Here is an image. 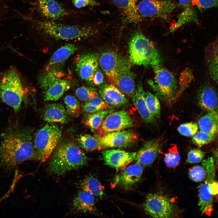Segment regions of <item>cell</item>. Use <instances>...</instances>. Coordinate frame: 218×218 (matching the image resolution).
<instances>
[{
  "mask_svg": "<svg viewBox=\"0 0 218 218\" xmlns=\"http://www.w3.org/2000/svg\"><path fill=\"white\" fill-rule=\"evenodd\" d=\"M182 10L179 14L175 24L170 30L171 32L177 31L181 27L190 23L199 24L197 13L192 0H178Z\"/></svg>",
  "mask_w": 218,
  "mask_h": 218,
  "instance_id": "cell-22",
  "label": "cell"
},
{
  "mask_svg": "<svg viewBox=\"0 0 218 218\" xmlns=\"http://www.w3.org/2000/svg\"><path fill=\"white\" fill-rule=\"evenodd\" d=\"M80 187L83 190L88 191L94 196L102 197L104 195V188L96 178L89 176L81 182Z\"/></svg>",
  "mask_w": 218,
  "mask_h": 218,
  "instance_id": "cell-30",
  "label": "cell"
},
{
  "mask_svg": "<svg viewBox=\"0 0 218 218\" xmlns=\"http://www.w3.org/2000/svg\"><path fill=\"white\" fill-rule=\"evenodd\" d=\"M129 52L130 61L135 64L152 67L161 64L160 56L154 44L139 30L131 35Z\"/></svg>",
  "mask_w": 218,
  "mask_h": 218,
  "instance_id": "cell-4",
  "label": "cell"
},
{
  "mask_svg": "<svg viewBox=\"0 0 218 218\" xmlns=\"http://www.w3.org/2000/svg\"><path fill=\"white\" fill-rule=\"evenodd\" d=\"M206 160V176L198 187V206L202 214L210 216L213 210L212 185L215 180L216 167L213 157H209Z\"/></svg>",
  "mask_w": 218,
  "mask_h": 218,
  "instance_id": "cell-9",
  "label": "cell"
},
{
  "mask_svg": "<svg viewBox=\"0 0 218 218\" xmlns=\"http://www.w3.org/2000/svg\"><path fill=\"white\" fill-rule=\"evenodd\" d=\"M104 80V75L98 67L94 72L90 82L94 85H100L103 83Z\"/></svg>",
  "mask_w": 218,
  "mask_h": 218,
  "instance_id": "cell-47",
  "label": "cell"
},
{
  "mask_svg": "<svg viewBox=\"0 0 218 218\" xmlns=\"http://www.w3.org/2000/svg\"><path fill=\"white\" fill-rule=\"evenodd\" d=\"M101 97L112 107H118L126 104L128 101L124 94L115 86L111 84H101L99 87Z\"/></svg>",
  "mask_w": 218,
  "mask_h": 218,
  "instance_id": "cell-18",
  "label": "cell"
},
{
  "mask_svg": "<svg viewBox=\"0 0 218 218\" xmlns=\"http://www.w3.org/2000/svg\"><path fill=\"white\" fill-rule=\"evenodd\" d=\"M72 2L73 5L78 8L87 6H98L100 5L95 0H72Z\"/></svg>",
  "mask_w": 218,
  "mask_h": 218,
  "instance_id": "cell-46",
  "label": "cell"
},
{
  "mask_svg": "<svg viewBox=\"0 0 218 218\" xmlns=\"http://www.w3.org/2000/svg\"><path fill=\"white\" fill-rule=\"evenodd\" d=\"M215 199L216 201L218 202V194L216 195Z\"/></svg>",
  "mask_w": 218,
  "mask_h": 218,
  "instance_id": "cell-50",
  "label": "cell"
},
{
  "mask_svg": "<svg viewBox=\"0 0 218 218\" xmlns=\"http://www.w3.org/2000/svg\"><path fill=\"white\" fill-rule=\"evenodd\" d=\"M62 134L58 125L50 123L37 131L33 141L36 160L44 162L49 158L59 143Z\"/></svg>",
  "mask_w": 218,
  "mask_h": 218,
  "instance_id": "cell-6",
  "label": "cell"
},
{
  "mask_svg": "<svg viewBox=\"0 0 218 218\" xmlns=\"http://www.w3.org/2000/svg\"><path fill=\"white\" fill-rule=\"evenodd\" d=\"M182 73L184 76L185 80H184L181 78L180 92L183 91L189 86L193 81L194 78L193 73L189 69L187 68Z\"/></svg>",
  "mask_w": 218,
  "mask_h": 218,
  "instance_id": "cell-45",
  "label": "cell"
},
{
  "mask_svg": "<svg viewBox=\"0 0 218 218\" xmlns=\"http://www.w3.org/2000/svg\"><path fill=\"white\" fill-rule=\"evenodd\" d=\"M66 111L69 114L72 116H78L80 112V105L79 100L71 95L66 96L64 99Z\"/></svg>",
  "mask_w": 218,
  "mask_h": 218,
  "instance_id": "cell-36",
  "label": "cell"
},
{
  "mask_svg": "<svg viewBox=\"0 0 218 218\" xmlns=\"http://www.w3.org/2000/svg\"><path fill=\"white\" fill-rule=\"evenodd\" d=\"M143 206L146 213L153 218L171 217L174 211L169 198L160 193L148 194Z\"/></svg>",
  "mask_w": 218,
  "mask_h": 218,
  "instance_id": "cell-10",
  "label": "cell"
},
{
  "mask_svg": "<svg viewBox=\"0 0 218 218\" xmlns=\"http://www.w3.org/2000/svg\"><path fill=\"white\" fill-rule=\"evenodd\" d=\"M161 143L159 138L146 141L137 152L135 160L136 163L144 166L151 165L160 154Z\"/></svg>",
  "mask_w": 218,
  "mask_h": 218,
  "instance_id": "cell-17",
  "label": "cell"
},
{
  "mask_svg": "<svg viewBox=\"0 0 218 218\" xmlns=\"http://www.w3.org/2000/svg\"><path fill=\"white\" fill-rule=\"evenodd\" d=\"M145 94L142 84L140 82L137 85L132 100L141 118L148 123H153L155 119L148 108L145 100Z\"/></svg>",
  "mask_w": 218,
  "mask_h": 218,
  "instance_id": "cell-24",
  "label": "cell"
},
{
  "mask_svg": "<svg viewBox=\"0 0 218 218\" xmlns=\"http://www.w3.org/2000/svg\"><path fill=\"white\" fill-rule=\"evenodd\" d=\"M70 86V83L67 80L61 78L59 79L44 91V101L58 100L68 90Z\"/></svg>",
  "mask_w": 218,
  "mask_h": 218,
  "instance_id": "cell-28",
  "label": "cell"
},
{
  "mask_svg": "<svg viewBox=\"0 0 218 218\" xmlns=\"http://www.w3.org/2000/svg\"><path fill=\"white\" fill-rule=\"evenodd\" d=\"M198 125L200 131L217 136L218 134V112H208L199 118Z\"/></svg>",
  "mask_w": 218,
  "mask_h": 218,
  "instance_id": "cell-27",
  "label": "cell"
},
{
  "mask_svg": "<svg viewBox=\"0 0 218 218\" xmlns=\"http://www.w3.org/2000/svg\"><path fill=\"white\" fill-rule=\"evenodd\" d=\"M131 65L127 59L119 56L116 86L123 93L132 98L135 92V75L131 70Z\"/></svg>",
  "mask_w": 218,
  "mask_h": 218,
  "instance_id": "cell-13",
  "label": "cell"
},
{
  "mask_svg": "<svg viewBox=\"0 0 218 218\" xmlns=\"http://www.w3.org/2000/svg\"><path fill=\"white\" fill-rule=\"evenodd\" d=\"M59 67L46 71L41 78L40 84L41 88L45 91L56 81L61 79L62 73Z\"/></svg>",
  "mask_w": 218,
  "mask_h": 218,
  "instance_id": "cell-33",
  "label": "cell"
},
{
  "mask_svg": "<svg viewBox=\"0 0 218 218\" xmlns=\"http://www.w3.org/2000/svg\"><path fill=\"white\" fill-rule=\"evenodd\" d=\"M134 122L129 114L123 110L110 113L103 121L97 130L98 137L106 134L131 127Z\"/></svg>",
  "mask_w": 218,
  "mask_h": 218,
  "instance_id": "cell-11",
  "label": "cell"
},
{
  "mask_svg": "<svg viewBox=\"0 0 218 218\" xmlns=\"http://www.w3.org/2000/svg\"><path fill=\"white\" fill-rule=\"evenodd\" d=\"M108 105L98 95L86 102L83 105L84 111L88 114L96 113L108 108Z\"/></svg>",
  "mask_w": 218,
  "mask_h": 218,
  "instance_id": "cell-34",
  "label": "cell"
},
{
  "mask_svg": "<svg viewBox=\"0 0 218 218\" xmlns=\"http://www.w3.org/2000/svg\"><path fill=\"white\" fill-rule=\"evenodd\" d=\"M180 158V156L178 153L170 151L165 155L164 160L167 167H174L179 164Z\"/></svg>",
  "mask_w": 218,
  "mask_h": 218,
  "instance_id": "cell-44",
  "label": "cell"
},
{
  "mask_svg": "<svg viewBox=\"0 0 218 218\" xmlns=\"http://www.w3.org/2000/svg\"><path fill=\"white\" fill-rule=\"evenodd\" d=\"M216 136L200 131L193 135L192 141L196 145L201 147L212 142Z\"/></svg>",
  "mask_w": 218,
  "mask_h": 218,
  "instance_id": "cell-39",
  "label": "cell"
},
{
  "mask_svg": "<svg viewBox=\"0 0 218 218\" xmlns=\"http://www.w3.org/2000/svg\"><path fill=\"white\" fill-rule=\"evenodd\" d=\"M197 124L190 122L181 124L177 128L179 133L182 135L190 137L196 133L198 129Z\"/></svg>",
  "mask_w": 218,
  "mask_h": 218,
  "instance_id": "cell-40",
  "label": "cell"
},
{
  "mask_svg": "<svg viewBox=\"0 0 218 218\" xmlns=\"http://www.w3.org/2000/svg\"><path fill=\"white\" fill-rule=\"evenodd\" d=\"M78 50L73 44H67L58 49L53 54L47 65L46 71L59 67Z\"/></svg>",
  "mask_w": 218,
  "mask_h": 218,
  "instance_id": "cell-25",
  "label": "cell"
},
{
  "mask_svg": "<svg viewBox=\"0 0 218 218\" xmlns=\"http://www.w3.org/2000/svg\"><path fill=\"white\" fill-rule=\"evenodd\" d=\"M205 154V152L200 149H191L188 154L187 161L192 164L200 162L203 160Z\"/></svg>",
  "mask_w": 218,
  "mask_h": 218,
  "instance_id": "cell-42",
  "label": "cell"
},
{
  "mask_svg": "<svg viewBox=\"0 0 218 218\" xmlns=\"http://www.w3.org/2000/svg\"><path fill=\"white\" fill-rule=\"evenodd\" d=\"M199 106L206 111L218 112V100L217 94L213 87L205 84L200 88L197 94Z\"/></svg>",
  "mask_w": 218,
  "mask_h": 218,
  "instance_id": "cell-21",
  "label": "cell"
},
{
  "mask_svg": "<svg viewBox=\"0 0 218 218\" xmlns=\"http://www.w3.org/2000/svg\"><path fill=\"white\" fill-rule=\"evenodd\" d=\"M76 141L78 146L88 151L100 150L99 137L87 134H81L78 136Z\"/></svg>",
  "mask_w": 218,
  "mask_h": 218,
  "instance_id": "cell-32",
  "label": "cell"
},
{
  "mask_svg": "<svg viewBox=\"0 0 218 218\" xmlns=\"http://www.w3.org/2000/svg\"><path fill=\"white\" fill-rule=\"evenodd\" d=\"M145 100L148 108L152 116L155 119L160 116V106L157 96L149 91L145 93Z\"/></svg>",
  "mask_w": 218,
  "mask_h": 218,
  "instance_id": "cell-35",
  "label": "cell"
},
{
  "mask_svg": "<svg viewBox=\"0 0 218 218\" xmlns=\"http://www.w3.org/2000/svg\"><path fill=\"white\" fill-rule=\"evenodd\" d=\"M94 196L90 193L83 190L76 195L73 201L74 208L83 213H91L95 210V200Z\"/></svg>",
  "mask_w": 218,
  "mask_h": 218,
  "instance_id": "cell-26",
  "label": "cell"
},
{
  "mask_svg": "<svg viewBox=\"0 0 218 218\" xmlns=\"http://www.w3.org/2000/svg\"><path fill=\"white\" fill-rule=\"evenodd\" d=\"M76 96L80 100L87 102L97 95L96 89L93 88L82 86L75 91Z\"/></svg>",
  "mask_w": 218,
  "mask_h": 218,
  "instance_id": "cell-38",
  "label": "cell"
},
{
  "mask_svg": "<svg viewBox=\"0 0 218 218\" xmlns=\"http://www.w3.org/2000/svg\"><path fill=\"white\" fill-rule=\"evenodd\" d=\"M100 150L108 148H127L133 146L138 139L137 134L128 129L111 132L99 137Z\"/></svg>",
  "mask_w": 218,
  "mask_h": 218,
  "instance_id": "cell-12",
  "label": "cell"
},
{
  "mask_svg": "<svg viewBox=\"0 0 218 218\" xmlns=\"http://www.w3.org/2000/svg\"><path fill=\"white\" fill-rule=\"evenodd\" d=\"M110 112V110H104L94 113H88L83 118L82 121L92 129L97 130L104 119Z\"/></svg>",
  "mask_w": 218,
  "mask_h": 218,
  "instance_id": "cell-31",
  "label": "cell"
},
{
  "mask_svg": "<svg viewBox=\"0 0 218 218\" xmlns=\"http://www.w3.org/2000/svg\"><path fill=\"white\" fill-rule=\"evenodd\" d=\"M152 67L154 77L148 81L149 84L160 98L168 101L175 99L178 95V90L174 75L161 64Z\"/></svg>",
  "mask_w": 218,
  "mask_h": 218,
  "instance_id": "cell-8",
  "label": "cell"
},
{
  "mask_svg": "<svg viewBox=\"0 0 218 218\" xmlns=\"http://www.w3.org/2000/svg\"><path fill=\"white\" fill-rule=\"evenodd\" d=\"M0 144V167L10 170L22 162L36 160L31 131L11 127L2 135Z\"/></svg>",
  "mask_w": 218,
  "mask_h": 218,
  "instance_id": "cell-1",
  "label": "cell"
},
{
  "mask_svg": "<svg viewBox=\"0 0 218 218\" xmlns=\"http://www.w3.org/2000/svg\"><path fill=\"white\" fill-rule=\"evenodd\" d=\"M206 160H203L201 165H196L191 168L189 171L190 178L193 181L198 182L202 181L206 174Z\"/></svg>",
  "mask_w": 218,
  "mask_h": 218,
  "instance_id": "cell-37",
  "label": "cell"
},
{
  "mask_svg": "<svg viewBox=\"0 0 218 218\" xmlns=\"http://www.w3.org/2000/svg\"><path fill=\"white\" fill-rule=\"evenodd\" d=\"M53 153L48 170L50 173L58 176L79 169L88 161L84 152L70 139L59 142Z\"/></svg>",
  "mask_w": 218,
  "mask_h": 218,
  "instance_id": "cell-2",
  "label": "cell"
},
{
  "mask_svg": "<svg viewBox=\"0 0 218 218\" xmlns=\"http://www.w3.org/2000/svg\"><path fill=\"white\" fill-rule=\"evenodd\" d=\"M137 152H128L119 149H111L102 152L105 164L117 170L126 168L135 160Z\"/></svg>",
  "mask_w": 218,
  "mask_h": 218,
  "instance_id": "cell-14",
  "label": "cell"
},
{
  "mask_svg": "<svg viewBox=\"0 0 218 218\" xmlns=\"http://www.w3.org/2000/svg\"><path fill=\"white\" fill-rule=\"evenodd\" d=\"M69 114L64 107L60 103H53L47 105L42 112L43 120L48 123L68 122Z\"/></svg>",
  "mask_w": 218,
  "mask_h": 218,
  "instance_id": "cell-23",
  "label": "cell"
},
{
  "mask_svg": "<svg viewBox=\"0 0 218 218\" xmlns=\"http://www.w3.org/2000/svg\"><path fill=\"white\" fill-rule=\"evenodd\" d=\"M38 9L46 20L55 21L68 14V12L54 0H38Z\"/></svg>",
  "mask_w": 218,
  "mask_h": 218,
  "instance_id": "cell-19",
  "label": "cell"
},
{
  "mask_svg": "<svg viewBox=\"0 0 218 218\" xmlns=\"http://www.w3.org/2000/svg\"><path fill=\"white\" fill-rule=\"evenodd\" d=\"M195 5L200 12L206 9L218 7V0H194Z\"/></svg>",
  "mask_w": 218,
  "mask_h": 218,
  "instance_id": "cell-43",
  "label": "cell"
},
{
  "mask_svg": "<svg viewBox=\"0 0 218 218\" xmlns=\"http://www.w3.org/2000/svg\"><path fill=\"white\" fill-rule=\"evenodd\" d=\"M30 19L38 31L55 40L80 41L96 35L99 30L94 26L68 25L54 21Z\"/></svg>",
  "mask_w": 218,
  "mask_h": 218,
  "instance_id": "cell-3",
  "label": "cell"
},
{
  "mask_svg": "<svg viewBox=\"0 0 218 218\" xmlns=\"http://www.w3.org/2000/svg\"><path fill=\"white\" fill-rule=\"evenodd\" d=\"M215 53L218 54V40L216 43Z\"/></svg>",
  "mask_w": 218,
  "mask_h": 218,
  "instance_id": "cell-49",
  "label": "cell"
},
{
  "mask_svg": "<svg viewBox=\"0 0 218 218\" xmlns=\"http://www.w3.org/2000/svg\"><path fill=\"white\" fill-rule=\"evenodd\" d=\"M97 54L88 53L78 55L74 60L75 71L82 80L90 82L99 67Z\"/></svg>",
  "mask_w": 218,
  "mask_h": 218,
  "instance_id": "cell-15",
  "label": "cell"
},
{
  "mask_svg": "<svg viewBox=\"0 0 218 218\" xmlns=\"http://www.w3.org/2000/svg\"><path fill=\"white\" fill-rule=\"evenodd\" d=\"M25 91L19 75L13 69L5 71L0 78V97L15 111L20 108Z\"/></svg>",
  "mask_w": 218,
  "mask_h": 218,
  "instance_id": "cell-7",
  "label": "cell"
},
{
  "mask_svg": "<svg viewBox=\"0 0 218 218\" xmlns=\"http://www.w3.org/2000/svg\"><path fill=\"white\" fill-rule=\"evenodd\" d=\"M209 71L213 79L218 84V54L214 53L209 62Z\"/></svg>",
  "mask_w": 218,
  "mask_h": 218,
  "instance_id": "cell-41",
  "label": "cell"
},
{
  "mask_svg": "<svg viewBox=\"0 0 218 218\" xmlns=\"http://www.w3.org/2000/svg\"><path fill=\"white\" fill-rule=\"evenodd\" d=\"M119 56L112 51L103 52L101 55L100 66L105 74L110 84L116 86Z\"/></svg>",
  "mask_w": 218,
  "mask_h": 218,
  "instance_id": "cell-20",
  "label": "cell"
},
{
  "mask_svg": "<svg viewBox=\"0 0 218 218\" xmlns=\"http://www.w3.org/2000/svg\"><path fill=\"white\" fill-rule=\"evenodd\" d=\"M143 171V166L140 164L129 165L116 175L112 184L126 190L130 189L140 181Z\"/></svg>",
  "mask_w": 218,
  "mask_h": 218,
  "instance_id": "cell-16",
  "label": "cell"
},
{
  "mask_svg": "<svg viewBox=\"0 0 218 218\" xmlns=\"http://www.w3.org/2000/svg\"><path fill=\"white\" fill-rule=\"evenodd\" d=\"M114 4L122 12L126 21L136 23L134 0H112Z\"/></svg>",
  "mask_w": 218,
  "mask_h": 218,
  "instance_id": "cell-29",
  "label": "cell"
},
{
  "mask_svg": "<svg viewBox=\"0 0 218 218\" xmlns=\"http://www.w3.org/2000/svg\"><path fill=\"white\" fill-rule=\"evenodd\" d=\"M136 23L170 19L180 4L173 0H134Z\"/></svg>",
  "mask_w": 218,
  "mask_h": 218,
  "instance_id": "cell-5",
  "label": "cell"
},
{
  "mask_svg": "<svg viewBox=\"0 0 218 218\" xmlns=\"http://www.w3.org/2000/svg\"><path fill=\"white\" fill-rule=\"evenodd\" d=\"M213 154L216 167L218 168V146L213 150Z\"/></svg>",
  "mask_w": 218,
  "mask_h": 218,
  "instance_id": "cell-48",
  "label": "cell"
}]
</instances>
